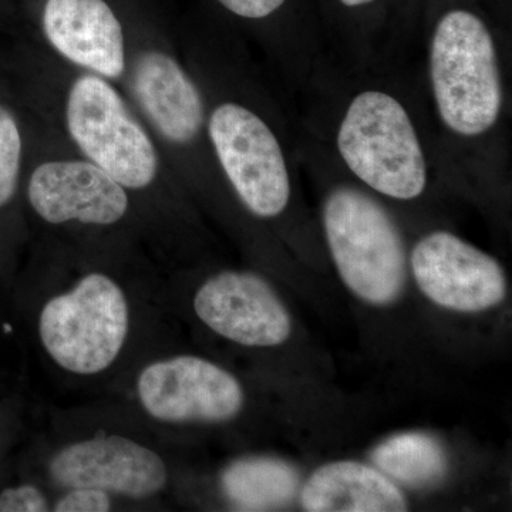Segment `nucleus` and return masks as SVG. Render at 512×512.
I'll use <instances>...</instances> for the list:
<instances>
[{
    "instance_id": "0eeeda50",
    "label": "nucleus",
    "mask_w": 512,
    "mask_h": 512,
    "mask_svg": "<svg viewBox=\"0 0 512 512\" xmlns=\"http://www.w3.org/2000/svg\"><path fill=\"white\" fill-rule=\"evenodd\" d=\"M409 265L423 295L448 311H488L507 296V276L500 262L446 229L417 239Z\"/></svg>"
},
{
    "instance_id": "f257e3e1",
    "label": "nucleus",
    "mask_w": 512,
    "mask_h": 512,
    "mask_svg": "<svg viewBox=\"0 0 512 512\" xmlns=\"http://www.w3.org/2000/svg\"><path fill=\"white\" fill-rule=\"evenodd\" d=\"M350 67L329 57L291 104L303 130L384 201L412 204L441 181L419 63Z\"/></svg>"
},
{
    "instance_id": "aec40b11",
    "label": "nucleus",
    "mask_w": 512,
    "mask_h": 512,
    "mask_svg": "<svg viewBox=\"0 0 512 512\" xmlns=\"http://www.w3.org/2000/svg\"><path fill=\"white\" fill-rule=\"evenodd\" d=\"M49 510L46 497L33 485L8 488L0 494V512H45Z\"/></svg>"
},
{
    "instance_id": "a211bd4d",
    "label": "nucleus",
    "mask_w": 512,
    "mask_h": 512,
    "mask_svg": "<svg viewBox=\"0 0 512 512\" xmlns=\"http://www.w3.org/2000/svg\"><path fill=\"white\" fill-rule=\"evenodd\" d=\"M22 140L18 124L0 107V207L13 197L18 184Z\"/></svg>"
},
{
    "instance_id": "ddd939ff",
    "label": "nucleus",
    "mask_w": 512,
    "mask_h": 512,
    "mask_svg": "<svg viewBox=\"0 0 512 512\" xmlns=\"http://www.w3.org/2000/svg\"><path fill=\"white\" fill-rule=\"evenodd\" d=\"M43 29L70 62L110 79L123 74V28L106 0H46Z\"/></svg>"
},
{
    "instance_id": "423d86ee",
    "label": "nucleus",
    "mask_w": 512,
    "mask_h": 512,
    "mask_svg": "<svg viewBox=\"0 0 512 512\" xmlns=\"http://www.w3.org/2000/svg\"><path fill=\"white\" fill-rule=\"evenodd\" d=\"M67 126L93 164L123 187L140 190L153 183L157 174L153 143L119 93L100 77L83 76L73 84Z\"/></svg>"
},
{
    "instance_id": "6e6552de",
    "label": "nucleus",
    "mask_w": 512,
    "mask_h": 512,
    "mask_svg": "<svg viewBox=\"0 0 512 512\" xmlns=\"http://www.w3.org/2000/svg\"><path fill=\"white\" fill-rule=\"evenodd\" d=\"M151 417L167 423H222L244 407L241 383L210 360L177 356L151 363L137 382Z\"/></svg>"
},
{
    "instance_id": "4468645a",
    "label": "nucleus",
    "mask_w": 512,
    "mask_h": 512,
    "mask_svg": "<svg viewBox=\"0 0 512 512\" xmlns=\"http://www.w3.org/2000/svg\"><path fill=\"white\" fill-rule=\"evenodd\" d=\"M133 86L141 107L171 143L190 146L207 127L201 90L173 57L144 53L134 69Z\"/></svg>"
},
{
    "instance_id": "9b49d317",
    "label": "nucleus",
    "mask_w": 512,
    "mask_h": 512,
    "mask_svg": "<svg viewBox=\"0 0 512 512\" xmlns=\"http://www.w3.org/2000/svg\"><path fill=\"white\" fill-rule=\"evenodd\" d=\"M33 210L50 224L80 221L111 225L124 217L128 198L123 185L83 161H52L36 168L29 181Z\"/></svg>"
},
{
    "instance_id": "f8f14e48",
    "label": "nucleus",
    "mask_w": 512,
    "mask_h": 512,
    "mask_svg": "<svg viewBox=\"0 0 512 512\" xmlns=\"http://www.w3.org/2000/svg\"><path fill=\"white\" fill-rule=\"evenodd\" d=\"M245 22L272 30V60L289 103L298 100L328 62L330 53L320 20L301 8L299 0H217Z\"/></svg>"
},
{
    "instance_id": "7ed1b4c3",
    "label": "nucleus",
    "mask_w": 512,
    "mask_h": 512,
    "mask_svg": "<svg viewBox=\"0 0 512 512\" xmlns=\"http://www.w3.org/2000/svg\"><path fill=\"white\" fill-rule=\"evenodd\" d=\"M296 126L301 170L323 188L320 224L336 271L357 298L390 305L406 284L409 254L402 229L382 198L353 180L298 121Z\"/></svg>"
},
{
    "instance_id": "f03ea898",
    "label": "nucleus",
    "mask_w": 512,
    "mask_h": 512,
    "mask_svg": "<svg viewBox=\"0 0 512 512\" xmlns=\"http://www.w3.org/2000/svg\"><path fill=\"white\" fill-rule=\"evenodd\" d=\"M419 63L441 181L497 187L511 165V46L483 9L450 0L423 30Z\"/></svg>"
},
{
    "instance_id": "f3484780",
    "label": "nucleus",
    "mask_w": 512,
    "mask_h": 512,
    "mask_svg": "<svg viewBox=\"0 0 512 512\" xmlns=\"http://www.w3.org/2000/svg\"><path fill=\"white\" fill-rule=\"evenodd\" d=\"M372 460L390 480L410 487L437 483L447 473L446 451L424 433L389 437L373 450Z\"/></svg>"
},
{
    "instance_id": "dca6fc26",
    "label": "nucleus",
    "mask_w": 512,
    "mask_h": 512,
    "mask_svg": "<svg viewBox=\"0 0 512 512\" xmlns=\"http://www.w3.org/2000/svg\"><path fill=\"white\" fill-rule=\"evenodd\" d=\"M221 483L238 510L268 511L291 500L298 488V473L276 458L249 457L229 464Z\"/></svg>"
},
{
    "instance_id": "6ab92c4d",
    "label": "nucleus",
    "mask_w": 512,
    "mask_h": 512,
    "mask_svg": "<svg viewBox=\"0 0 512 512\" xmlns=\"http://www.w3.org/2000/svg\"><path fill=\"white\" fill-rule=\"evenodd\" d=\"M111 503L109 493L97 488H72L69 494L64 495L56 504L57 512H106L110 511Z\"/></svg>"
},
{
    "instance_id": "20e7f679",
    "label": "nucleus",
    "mask_w": 512,
    "mask_h": 512,
    "mask_svg": "<svg viewBox=\"0 0 512 512\" xmlns=\"http://www.w3.org/2000/svg\"><path fill=\"white\" fill-rule=\"evenodd\" d=\"M212 150L232 190L252 215L281 220L298 190V126L291 103L264 107L244 100L218 101L207 116Z\"/></svg>"
},
{
    "instance_id": "39448f33",
    "label": "nucleus",
    "mask_w": 512,
    "mask_h": 512,
    "mask_svg": "<svg viewBox=\"0 0 512 512\" xmlns=\"http://www.w3.org/2000/svg\"><path fill=\"white\" fill-rule=\"evenodd\" d=\"M39 332L57 365L76 375H96L113 365L126 342V296L109 276H84L72 291L46 303Z\"/></svg>"
},
{
    "instance_id": "2eb2a0df",
    "label": "nucleus",
    "mask_w": 512,
    "mask_h": 512,
    "mask_svg": "<svg viewBox=\"0 0 512 512\" xmlns=\"http://www.w3.org/2000/svg\"><path fill=\"white\" fill-rule=\"evenodd\" d=\"M302 504L311 512H402L407 501L402 490L382 471L339 461L320 467L306 481Z\"/></svg>"
},
{
    "instance_id": "1a4fd4ad",
    "label": "nucleus",
    "mask_w": 512,
    "mask_h": 512,
    "mask_svg": "<svg viewBox=\"0 0 512 512\" xmlns=\"http://www.w3.org/2000/svg\"><path fill=\"white\" fill-rule=\"evenodd\" d=\"M194 309L217 335L248 348H272L291 336L292 320L284 303L252 272L211 276L198 289Z\"/></svg>"
},
{
    "instance_id": "9d476101",
    "label": "nucleus",
    "mask_w": 512,
    "mask_h": 512,
    "mask_svg": "<svg viewBox=\"0 0 512 512\" xmlns=\"http://www.w3.org/2000/svg\"><path fill=\"white\" fill-rule=\"evenodd\" d=\"M50 476L63 487L144 498L167 484L163 458L124 437H99L63 448L50 463Z\"/></svg>"
}]
</instances>
